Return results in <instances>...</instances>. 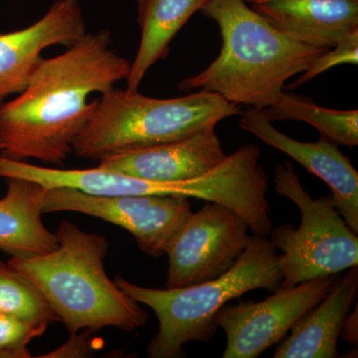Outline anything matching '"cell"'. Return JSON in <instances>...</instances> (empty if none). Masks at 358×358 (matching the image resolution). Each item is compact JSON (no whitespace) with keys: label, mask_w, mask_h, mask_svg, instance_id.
<instances>
[{"label":"cell","mask_w":358,"mask_h":358,"mask_svg":"<svg viewBox=\"0 0 358 358\" xmlns=\"http://www.w3.org/2000/svg\"><path fill=\"white\" fill-rule=\"evenodd\" d=\"M240 110V106L210 92L157 99L114 88L96 100L73 154L99 162L124 150L171 143L215 129Z\"/></svg>","instance_id":"obj_5"},{"label":"cell","mask_w":358,"mask_h":358,"mask_svg":"<svg viewBox=\"0 0 358 358\" xmlns=\"http://www.w3.org/2000/svg\"><path fill=\"white\" fill-rule=\"evenodd\" d=\"M1 152H2V143H1V141H0V155H1Z\"/></svg>","instance_id":"obj_24"},{"label":"cell","mask_w":358,"mask_h":358,"mask_svg":"<svg viewBox=\"0 0 358 358\" xmlns=\"http://www.w3.org/2000/svg\"><path fill=\"white\" fill-rule=\"evenodd\" d=\"M339 274L281 288L265 301L224 306L214 317L225 331L224 358H256L279 343L296 322L326 298Z\"/></svg>","instance_id":"obj_9"},{"label":"cell","mask_w":358,"mask_h":358,"mask_svg":"<svg viewBox=\"0 0 358 358\" xmlns=\"http://www.w3.org/2000/svg\"><path fill=\"white\" fill-rule=\"evenodd\" d=\"M334 50L324 51L322 55L315 59L310 67L301 73L300 77L289 85V88L294 89L301 85L308 83L313 78L319 76L326 71L338 65H357L358 63V29L350 33L348 37L341 40L336 46L331 47Z\"/></svg>","instance_id":"obj_20"},{"label":"cell","mask_w":358,"mask_h":358,"mask_svg":"<svg viewBox=\"0 0 358 358\" xmlns=\"http://www.w3.org/2000/svg\"><path fill=\"white\" fill-rule=\"evenodd\" d=\"M266 119L300 121L310 124L327 140L353 148L358 145V110L327 109L306 96L285 93L277 102L263 110Z\"/></svg>","instance_id":"obj_17"},{"label":"cell","mask_w":358,"mask_h":358,"mask_svg":"<svg viewBox=\"0 0 358 358\" xmlns=\"http://www.w3.org/2000/svg\"><path fill=\"white\" fill-rule=\"evenodd\" d=\"M201 11L217 23L222 49L206 69L179 82L182 91L210 92L264 110L277 102L289 79L327 50L289 36L244 0H211Z\"/></svg>","instance_id":"obj_2"},{"label":"cell","mask_w":358,"mask_h":358,"mask_svg":"<svg viewBox=\"0 0 358 358\" xmlns=\"http://www.w3.org/2000/svg\"><path fill=\"white\" fill-rule=\"evenodd\" d=\"M129 64L106 29L86 33L63 53L43 58L27 87L0 103L1 157L62 166L95 109L90 96L126 80Z\"/></svg>","instance_id":"obj_1"},{"label":"cell","mask_w":358,"mask_h":358,"mask_svg":"<svg viewBox=\"0 0 358 358\" xmlns=\"http://www.w3.org/2000/svg\"><path fill=\"white\" fill-rule=\"evenodd\" d=\"M88 331L71 334V338L64 345L54 350L43 357H87L91 355V345L88 343Z\"/></svg>","instance_id":"obj_21"},{"label":"cell","mask_w":358,"mask_h":358,"mask_svg":"<svg viewBox=\"0 0 358 358\" xmlns=\"http://www.w3.org/2000/svg\"><path fill=\"white\" fill-rule=\"evenodd\" d=\"M248 229L225 205L207 202L192 212L166 247V288L193 286L227 272L246 248Z\"/></svg>","instance_id":"obj_8"},{"label":"cell","mask_w":358,"mask_h":358,"mask_svg":"<svg viewBox=\"0 0 358 358\" xmlns=\"http://www.w3.org/2000/svg\"><path fill=\"white\" fill-rule=\"evenodd\" d=\"M253 8L293 38L320 48L358 29V0H268Z\"/></svg>","instance_id":"obj_13"},{"label":"cell","mask_w":358,"mask_h":358,"mask_svg":"<svg viewBox=\"0 0 358 358\" xmlns=\"http://www.w3.org/2000/svg\"><path fill=\"white\" fill-rule=\"evenodd\" d=\"M227 155L214 129L188 138L108 155L99 166L152 181L199 178L217 167Z\"/></svg>","instance_id":"obj_12"},{"label":"cell","mask_w":358,"mask_h":358,"mask_svg":"<svg viewBox=\"0 0 358 358\" xmlns=\"http://www.w3.org/2000/svg\"><path fill=\"white\" fill-rule=\"evenodd\" d=\"M115 282L133 300L152 308L159 320L148 357L181 358L186 343L213 338L218 327L214 317L228 301L257 289L275 293L282 288V274L277 248L268 237L252 235L234 265L215 279L166 289L145 288L121 275Z\"/></svg>","instance_id":"obj_4"},{"label":"cell","mask_w":358,"mask_h":358,"mask_svg":"<svg viewBox=\"0 0 358 358\" xmlns=\"http://www.w3.org/2000/svg\"><path fill=\"white\" fill-rule=\"evenodd\" d=\"M0 313L48 329L59 317L39 289L0 259Z\"/></svg>","instance_id":"obj_18"},{"label":"cell","mask_w":358,"mask_h":358,"mask_svg":"<svg viewBox=\"0 0 358 358\" xmlns=\"http://www.w3.org/2000/svg\"><path fill=\"white\" fill-rule=\"evenodd\" d=\"M46 331L47 327L0 313V358L32 357L28 345Z\"/></svg>","instance_id":"obj_19"},{"label":"cell","mask_w":358,"mask_h":358,"mask_svg":"<svg viewBox=\"0 0 358 358\" xmlns=\"http://www.w3.org/2000/svg\"><path fill=\"white\" fill-rule=\"evenodd\" d=\"M246 3H252L253 6L256 4L263 3V2L268 1V0H244Z\"/></svg>","instance_id":"obj_23"},{"label":"cell","mask_w":358,"mask_h":358,"mask_svg":"<svg viewBox=\"0 0 358 358\" xmlns=\"http://www.w3.org/2000/svg\"><path fill=\"white\" fill-rule=\"evenodd\" d=\"M275 192L299 207L301 224L274 227L268 239L281 250L282 288H291L319 278L336 275L358 265V237L336 210L331 195L313 199L301 185L293 164H279Z\"/></svg>","instance_id":"obj_6"},{"label":"cell","mask_w":358,"mask_h":358,"mask_svg":"<svg viewBox=\"0 0 358 358\" xmlns=\"http://www.w3.org/2000/svg\"><path fill=\"white\" fill-rule=\"evenodd\" d=\"M240 127L266 145L288 155L324 180L331 188L336 210L358 234V173L334 141L324 136L317 143L294 140L275 129L266 119L263 110L253 108L242 113Z\"/></svg>","instance_id":"obj_11"},{"label":"cell","mask_w":358,"mask_h":358,"mask_svg":"<svg viewBox=\"0 0 358 358\" xmlns=\"http://www.w3.org/2000/svg\"><path fill=\"white\" fill-rule=\"evenodd\" d=\"M0 199V250L11 257H33L57 248L55 233L42 220L46 187L28 179L9 178Z\"/></svg>","instance_id":"obj_15"},{"label":"cell","mask_w":358,"mask_h":358,"mask_svg":"<svg viewBox=\"0 0 358 358\" xmlns=\"http://www.w3.org/2000/svg\"><path fill=\"white\" fill-rule=\"evenodd\" d=\"M86 33L80 0H55L33 24L0 32V103L27 87L47 48L56 45L69 47Z\"/></svg>","instance_id":"obj_10"},{"label":"cell","mask_w":358,"mask_h":358,"mask_svg":"<svg viewBox=\"0 0 358 358\" xmlns=\"http://www.w3.org/2000/svg\"><path fill=\"white\" fill-rule=\"evenodd\" d=\"M55 236L53 251L11 257L7 263L39 289L70 334L106 327L134 331L147 324L145 308L106 272L110 245L105 237L66 220Z\"/></svg>","instance_id":"obj_3"},{"label":"cell","mask_w":358,"mask_h":358,"mask_svg":"<svg viewBox=\"0 0 358 358\" xmlns=\"http://www.w3.org/2000/svg\"><path fill=\"white\" fill-rule=\"evenodd\" d=\"M211 0H138V21L141 27L140 46L129 64L127 90L140 89L148 70L166 58L169 45L190 17Z\"/></svg>","instance_id":"obj_16"},{"label":"cell","mask_w":358,"mask_h":358,"mask_svg":"<svg viewBox=\"0 0 358 358\" xmlns=\"http://www.w3.org/2000/svg\"><path fill=\"white\" fill-rule=\"evenodd\" d=\"M357 306H355V313L352 315H348L343 327H341V334L343 341H348L350 345L357 346L358 341V320H357Z\"/></svg>","instance_id":"obj_22"},{"label":"cell","mask_w":358,"mask_h":358,"mask_svg":"<svg viewBox=\"0 0 358 358\" xmlns=\"http://www.w3.org/2000/svg\"><path fill=\"white\" fill-rule=\"evenodd\" d=\"M189 199L159 195L89 194L70 187L47 188L44 213L76 212L107 221L133 235L148 255H166L167 245L192 213Z\"/></svg>","instance_id":"obj_7"},{"label":"cell","mask_w":358,"mask_h":358,"mask_svg":"<svg viewBox=\"0 0 358 358\" xmlns=\"http://www.w3.org/2000/svg\"><path fill=\"white\" fill-rule=\"evenodd\" d=\"M358 292L357 266L339 277L319 305L292 327V334L275 350V358L338 357L341 327Z\"/></svg>","instance_id":"obj_14"}]
</instances>
